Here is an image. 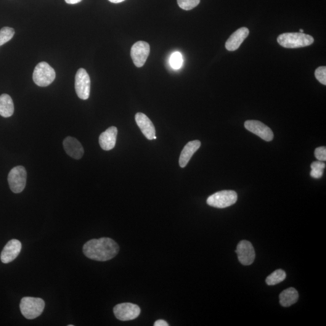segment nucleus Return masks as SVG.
<instances>
[{
    "instance_id": "cd10ccee",
    "label": "nucleus",
    "mask_w": 326,
    "mask_h": 326,
    "mask_svg": "<svg viewBox=\"0 0 326 326\" xmlns=\"http://www.w3.org/2000/svg\"><path fill=\"white\" fill-rule=\"evenodd\" d=\"M65 1L67 4H75L79 3V2H81L82 0H65Z\"/></svg>"
},
{
    "instance_id": "9b49d317",
    "label": "nucleus",
    "mask_w": 326,
    "mask_h": 326,
    "mask_svg": "<svg viewBox=\"0 0 326 326\" xmlns=\"http://www.w3.org/2000/svg\"><path fill=\"white\" fill-rule=\"evenodd\" d=\"M245 128L248 131L261 138L267 142H271L274 139V133L268 126L258 120H247L245 122Z\"/></svg>"
},
{
    "instance_id": "412c9836",
    "label": "nucleus",
    "mask_w": 326,
    "mask_h": 326,
    "mask_svg": "<svg viewBox=\"0 0 326 326\" xmlns=\"http://www.w3.org/2000/svg\"><path fill=\"white\" fill-rule=\"evenodd\" d=\"M311 176L314 178L319 179L323 176V171L326 168L325 163L322 161H315L311 164Z\"/></svg>"
},
{
    "instance_id": "7c9ffc66",
    "label": "nucleus",
    "mask_w": 326,
    "mask_h": 326,
    "mask_svg": "<svg viewBox=\"0 0 326 326\" xmlns=\"http://www.w3.org/2000/svg\"><path fill=\"white\" fill-rule=\"evenodd\" d=\"M0 46H1V45H0Z\"/></svg>"
},
{
    "instance_id": "a878e982",
    "label": "nucleus",
    "mask_w": 326,
    "mask_h": 326,
    "mask_svg": "<svg viewBox=\"0 0 326 326\" xmlns=\"http://www.w3.org/2000/svg\"><path fill=\"white\" fill-rule=\"evenodd\" d=\"M315 157L320 161L326 160V148L325 147L317 148L315 150Z\"/></svg>"
},
{
    "instance_id": "7ed1b4c3",
    "label": "nucleus",
    "mask_w": 326,
    "mask_h": 326,
    "mask_svg": "<svg viewBox=\"0 0 326 326\" xmlns=\"http://www.w3.org/2000/svg\"><path fill=\"white\" fill-rule=\"evenodd\" d=\"M21 314L26 319L33 320L40 316L45 307V302L40 298L26 296L20 304Z\"/></svg>"
},
{
    "instance_id": "0eeeda50",
    "label": "nucleus",
    "mask_w": 326,
    "mask_h": 326,
    "mask_svg": "<svg viewBox=\"0 0 326 326\" xmlns=\"http://www.w3.org/2000/svg\"><path fill=\"white\" fill-rule=\"evenodd\" d=\"M91 88V81L87 71L79 69L75 76V89L79 98L82 100L89 99Z\"/></svg>"
},
{
    "instance_id": "6e6552de",
    "label": "nucleus",
    "mask_w": 326,
    "mask_h": 326,
    "mask_svg": "<svg viewBox=\"0 0 326 326\" xmlns=\"http://www.w3.org/2000/svg\"><path fill=\"white\" fill-rule=\"evenodd\" d=\"M113 311L117 319L125 322L137 319L141 312V309L137 304L124 303L117 304L114 307Z\"/></svg>"
},
{
    "instance_id": "4be33fe9",
    "label": "nucleus",
    "mask_w": 326,
    "mask_h": 326,
    "mask_svg": "<svg viewBox=\"0 0 326 326\" xmlns=\"http://www.w3.org/2000/svg\"><path fill=\"white\" fill-rule=\"evenodd\" d=\"M15 34L14 29L4 27L0 30V45L2 46L12 39Z\"/></svg>"
},
{
    "instance_id": "c85d7f7f",
    "label": "nucleus",
    "mask_w": 326,
    "mask_h": 326,
    "mask_svg": "<svg viewBox=\"0 0 326 326\" xmlns=\"http://www.w3.org/2000/svg\"><path fill=\"white\" fill-rule=\"evenodd\" d=\"M108 1L113 2V3H120V2L124 1V0H108Z\"/></svg>"
},
{
    "instance_id": "bb28decb",
    "label": "nucleus",
    "mask_w": 326,
    "mask_h": 326,
    "mask_svg": "<svg viewBox=\"0 0 326 326\" xmlns=\"http://www.w3.org/2000/svg\"><path fill=\"white\" fill-rule=\"evenodd\" d=\"M154 326H169V324L168 323L166 322L165 320H158L157 321H156V322L154 323V325H153Z\"/></svg>"
},
{
    "instance_id": "6ab92c4d",
    "label": "nucleus",
    "mask_w": 326,
    "mask_h": 326,
    "mask_svg": "<svg viewBox=\"0 0 326 326\" xmlns=\"http://www.w3.org/2000/svg\"><path fill=\"white\" fill-rule=\"evenodd\" d=\"M14 113V105L9 95L3 94L0 95V115L7 118L12 116Z\"/></svg>"
},
{
    "instance_id": "39448f33",
    "label": "nucleus",
    "mask_w": 326,
    "mask_h": 326,
    "mask_svg": "<svg viewBox=\"0 0 326 326\" xmlns=\"http://www.w3.org/2000/svg\"><path fill=\"white\" fill-rule=\"evenodd\" d=\"M237 201V195L235 191L222 190L210 196L207 203L213 207L224 208L233 205Z\"/></svg>"
},
{
    "instance_id": "b1692460",
    "label": "nucleus",
    "mask_w": 326,
    "mask_h": 326,
    "mask_svg": "<svg viewBox=\"0 0 326 326\" xmlns=\"http://www.w3.org/2000/svg\"><path fill=\"white\" fill-rule=\"evenodd\" d=\"M178 4L185 10H190L200 4V0H177Z\"/></svg>"
},
{
    "instance_id": "5701e85b",
    "label": "nucleus",
    "mask_w": 326,
    "mask_h": 326,
    "mask_svg": "<svg viewBox=\"0 0 326 326\" xmlns=\"http://www.w3.org/2000/svg\"><path fill=\"white\" fill-rule=\"evenodd\" d=\"M170 64L172 68L178 70L182 67L183 63V58L181 53L176 52L172 54L170 58Z\"/></svg>"
},
{
    "instance_id": "f3484780",
    "label": "nucleus",
    "mask_w": 326,
    "mask_h": 326,
    "mask_svg": "<svg viewBox=\"0 0 326 326\" xmlns=\"http://www.w3.org/2000/svg\"><path fill=\"white\" fill-rule=\"evenodd\" d=\"M201 143L199 140H193L187 143L182 149L181 155L179 156V164L181 168H185L194 153L197 152L200 148Z\"/></svg>"
},
{
    "instance_id": "ddd939ff",
    "label": "nucleus",
    "mask_w": 326,
    "mask_h": 326,
    "mask_svg": "<svg viewBox=\"0 0 326 326\" xmlns=\"http://www.w3.org/2000/svg\"><path fill=\"white\" fill-rule=\"evenodd\" d=\"M63 148L66 153L71 158L79 160L84 155V149L81 143L75 138L68 137L63 142Z\"/></svg>"
},
{
    "instance_id": "423d86ee",
    "label": "nucleus",
    "mask_w": 326,
    "mask_h": 326,
    "mask_svg": "<svg viewBox=\"0 0 326 326\" xmlns=\"http://www.w3.org/2000/svg\"><path fill=\"white\" fill-rule=\"evenodd\" d=\"M27 181V172L25 167L18 166L15 167L10 171L8 176L10 190L15 193L22 192L26 187Z\"/></svg>"
},
{
    "instance_id": "dca6fc26",
    "label": "nucleus",
    "mask_w": 326,
    "mask_h": 326,
    "mask_svg": "<svg viewBox=\"0 0 326 326\" xmlns=\"http://www.w3.org/2000/svg\"><path fill=\"white\" fill-rule=\"evenodd\" d=\"M118 133V128L111 126L100 134L99 141L102 149L110 150L115 147Z\"/></svg>"
},
{
    "instance_id": "20e7f679",
    "label": "nucleus",
    "mask_w": 326,
    "mask_h": 326,
    "mask_svg": "<svg viewBox=\"0 0 326 326\" xmlns=\"http://www.w3.org/2000/svg\"><path fill=\"white\" fill-rule=\"evenodd\" d=\"M55 78L54 69L46 62L39 63L34 68L33 79L34 83L39 87L49 86L54 81Z\"/></svg>"
},
{
    "instance_id": "f257e3e1",
    "label": "nucleus",
    "mask_w": 326,
    "mask_h": 326,
    "mask_svg": "<svg viewBox=\"0 0 326 326\" xmlns=\"http://www.w3.org/2000/svg\"><path fill=\"white\" fill-rule=\"evenodd\" d=\"M119 251V246L115 240L109 237L91 239L83 247L85 256L94 261L105 262L115 258Z\"/></svg>"
},
{
    "instance_id": "c756f323",
    "label": "nucleus",
    "mask_w": 326,
    "mask_h": 326,
    "mask_svg": "<svg viewBox=\"0 0 326 326\" xmlns=\"http://www.w3.org/2000/svg\"><path fill=\"white\" fill-rule=\"evenodd\" d=\"M303 29H300V30H299V33H303Z\"/></svg>"
},
{
    "instance_id": "f03ea898",
    "label": "nucleus",
    "mask_w": 326,
    "mask_h": 326,
    "mask_svg": "<svg viewBox=\"0 0 326 326\" xmlns=\"http://www.w3.org/2000/svg\"><path fill=\"white\" fill-rule=\"evenodd\" d=\"M277 42L283 47L296 49L311 46L314 43V39L303 33H285L278 36Z\"/></svg>"
},
{
    "instance_id": "9d476101",
    "label": "nucleus",
    "mask_w": 326,
    "mask_h": 326,
    "mask_svg": "<svg viewBox=\"0 0 326 326\" xmlns=\"http://www.w3.org/2000/svg\"><path fill=\"white\" fill-rule=\"evenodd\" d=\"M236 253L237 254L238 261L245 266L253 263L255 259V251L253 245L248 240H242L238 243Z\"/></svg>"
},
{
    "instance_id": "4468645a",
    "label": "nucleus",
    "mask_w": 326,
    "mask_h": 326,
    "mask_svg": "<svg viewBox=\"0 0 326 326\" xmlns=\"http://www.w3.org/2000/svg\"><path fill=\"white\" fill-rule=\"evenodd\" d=\"M136 121L142 133L148 140H153L155 136V128L153 123L147 115L142 113L136 114Z\"/></svg>"
},
{
    "instance_id": "393cba45",
    "label": "nucleus",
    "mask_w": 326,
    "mask_h": 326,
    "mask_svg": "<svg viewBox=\"0 0 326 326\" xmlns=\"http://www.w3.org/2000/svg\"><path fill=\"white\" fill-rule=\"evenodd\" d=\"M315 78L319 81L321 84L326 85V67L325 66H322L317 68L315 72Z\"/></svg>"
},
{
    "instance_id": "aec40b11",
    "label": "nucleus",
    "mask_w": 326,
    "mask_h": 326,
    "mask_svg": "<svg viewBox=\"0 0 326 326\" xmlns=\"http://www.w3.org/2000/svg\"><path fill=\"white\" fill-rule=\"evenodd\" d=\"M286 277V272L282 269L275 270L272 274L267 276L266 283L267 285L273 286L279 284L285 280Z\"/></svg>"
},
{
    "instance_id": "f8f14e48",
    "label": "nucleus",
    "mask_w": 326,
    "mask_h": 326,
    "mask_svg": "<svg viewBox=\"0 0 326 326\" xmlns=\"http://www.w3.org/2000/svg\"><path fill=\"white\" fill-rule=\"evenodd\" d=\"M22 245L19 240L12 239L5 245L1 253V261L2 263L8 264L14 261L20 253Z\"/></svg>"
},
{
    "instance_id": "2eb2a0df",
    "label": "nucleus",
    "mask_w": 326,
    "mask_h": 326,
    "mask_svg": "<svg viewBox=\"0 0 326 326\" xmlns=\"http://www.w3.org/2000/svg\"><path fill=\"white\" fill-rule=\"evenodd\" d=\"M249 30L246 28H241L235 31L225 43V48L229 51H235L239 48L245 39L247 38Z\"/></svg>"
},
{
    "instance_id": "1a4fd4ad",
    "label": "nucleus",
    "mask_w": 326,
    "mask_h": 326,
    "mask_svg": "<svg viewBox=\"0 0 326 326\" xmlns=\"http://www.w3.org/2000/svg\"><path fill=\"white\" fill-rule=\"evenodd\" d=\"M149 54V44L145 41H138L131 48V56L132 61L137 67H142L145 65Z\"/></svg>"
},
{
    "instance_id": "a211bd4d",
    "label": "nucleus",
    "mask_w": 326,
    "mask_h": 326,
    "mask_svg": "<svg viewBox=\"0 0 326 326\" xmlns=\"http://www.w3.org/2000/svg\"><path fill=\"white\" fill-rule=\"evenodd\" d=\"M297 291L294 288H290L280 294V303L283 307H290L295 304L298 299Z\"/></svg>"
}]
</instances>
